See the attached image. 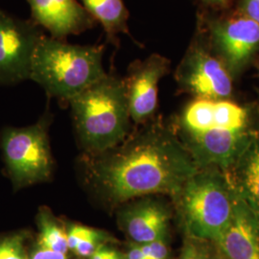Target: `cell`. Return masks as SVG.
Returning <instances> with one entry per match:
<instances>
[{"mask_svg": "<svg viewBox=\"0 0 259 259\" xmlns=\"http://www.w3.org/2000/svg\"><path fill=\"white\" fill-rule=\"evenodd\" d=\"M146 259H167L168 250L163 239L147 244H139Z\"/></svg>", "mask_w": 259, "mask_h": 259, "instance_id": "cell-20", "label": "cell"}, {"mask_svg": "<svg viewBox=\"0 0 259 259\" xmlns=\"http://www.w3.org/2000/svg\"><path fill=\"white\" fill-rule=\"evenodd\" d=\"M238 10L241 16L259 23V0H240Z\"/></svg>", "mask_w": 259, "mask_h": 259, "instance_id": "cell-21", "label": "cell"}, {"mask_svg": "<svg viewBox=\"0 0 259 259\" xmlns=\"http://www.w3.org/2000/svg\"><path fill=\"white\" fill-rule=\"evenodd\" d=\"M242 158L246 163L241 193L259 212V142L253 141Z\"/></svg>", "mask_w": 259, "mask_h": 259, "instance_id": "cell-17", "label": "cell"}, {"mask_svg": "<svg viewBox=\"0 0 259 259\" xmlns=\"http://www.w3.org/2000/svg\"><path fill=\"white\" fill-rule=\"evenodd\" d=\"M46 34L35 21L0 9V83L30 79L35 51Z\"/></svg>", "mask_w": 259, "mask_h": 259, "instance_id": "cell-7", "label": "cell"}, {"mask_svg": "<svg viewBox=\"0 0 259 259\" xmlns=\"http://www.w3.org/2000/svg\"><path fill=\"white\" fill-rule=\"evenodd\" d=\"M199 172L190 153L176 139L153 132L98 160L93 181L112 203L154 193L178 195Z\"/></svg>", "mask_w": 259, "mask_h": 259, "instance_id": "cell-1", "label": "cell"}, {"mask_svg": "<svg viewBox=\"0 0 259 259\" xmlns=\"http://www.w3.org/2000/svg\"><path fill=\"white\" fill-rule=\"evenodd\" d=\"M223 259H259V212L235 189L232 220L215 242Z\"/></svg>", "mask_w": 259, "mask_h": 259, "instance_id": "cell-10", "label": "cell"}, {"mask_svg": "<svg viewBox=\"0 0 259 259\" xmlns=\"http://www.w3.org/2000/svg\"><path fill=\"white\" fill-rule=\"evenodd\" d=\"M37 220L39 226L38 247L65 254L68 250L67 232L47 209L40 210Z\"/></svg>", "mask_w": 259, "mask_h": 259, "instance_id": "cell-15", "label": "cell"}, {"mask_svg": "<svg viewBox=\"0 0 259 259\" xmlns=\"http://www.w3.org/2000/svg\"><path fill=\"white\" fill-rule=\"evenodd\" d=\"M178 196L188 235L216 242L232 220L235 189L218 172L199 171Z\"/></svg>", "mask_w": 259, "mask_h": 259, "instance_id": "cell-5", "label": "cell"}, {"mask_svg": "<svg viewBox=\"0 0 259 259\" xmlns=\"http://www.w3.org/2000/svg\"><path fill=\"white\" fill-rule=\"evenodd\" d=\"M29 259H66L65 253L46 250L38 247Z\"/></svg>", "mask_w": 259, "mask_h": 259, "instance_id": "cell-22", "label": "cell"}, {"mask_svg": "<svg viewBox=\"0 0 259 259\" xmlns=\"http://www.w3.org/2000/svg\"><path fill=\"white\" fill-rule=\"evenodd\" d=\"M83 8L103 25L109 40L114 41L118 33H127L128 11L122 0H81Z\"/></svg>", "mask_w": 259, "mask_h": 259, "instance_id": "cell-14", "label": "cell"}, {"mask_svg": "<svg viewBox=\"0 0 259 259\" xmlns=\"http://www.w3.org/2000/svg\"><path fill=\"white\" fill-rule=\"evenodd\" d=\"M90 259H121V257L116 250L101 246Z\"/></svg>", "mask_w": 259, "mask_h": 259, "instance_id": "cell-23", "label": "cell"}, {"mask_svg": "<svg viewBox=\"0 0 259 259\" xmlns=\"http://www.w3.org/2000/svg\"><path fill=\"white\" fill-rule=\"evenodd\" d=\"M177 79L198 99L223 101L232 93V75L222 62L203 47H191L177 71Z\"/></svg>", "mask_w": 259, "mask_h": 259, "instance_id": "cell-8", "label": "cell"}, {"mask_svg": "<svg viewBox=\"0 0 259 259\" xmlns=\"http://www.w3.org/2000/svg\"><path fill=\"white\" fill-rule=\"evenodd\" d=\"M168 68L169 61L155 54L131 70L125 85L131 118L135 122L146 120L156 110L158 82L166 74Z\"/></svg>", "mask_w": 259, "mask_h": 259, "instance_id": "cell-12", "label": "cell"}, {"mask_svg": "<svg viewBox=\"0 0 259 259\" xmlns=\"http://www.w3.org/2000/svg\"><path fill=\"white\" fill-rule=\"evenodd\" d=\"M179 259H223L219 250H213L206 241L191 238L185 243Z\"/></svg>", "mask_w": 259, "mask_h": 259, "instance_id": "cell-18", "label": "cell"}, {"mask_svg": "<svg viewBox=\"0 0 259 259\" xmlns=\"http://www.w3.org/2000/svg\"><path fill=\"white\" fill-rule=\"evenodd\" d=\"M206 4L212 5V6H225L229 0H203Z\"/></svg>", "mask_w": 259, "mask_h": 259, "instance_id": "cell-25", "label": "cell"}, {"mask_svg": "<svg viewBox=\"0 0 259 259\" xmlns=\"http://www.w3.org/2000/svg\"><path fill=\"white\" fill-rule=\"evenodd\" d=\"M104 47L67 44L45 35L33 57L30 79L49 95L68 101L104 76Z\"/></svg>", "mask_w": 259, "mask_h": 259, "instance_id": "cell-3", "label": "cell"}, {"mask_svg": "<svg viewBox=\"0 0 259 259\" xmlns=\"http://www.w3.org/2000/svg\"><path fill=\"white\" fill-rule=\"evenodd\" d=\"M69 104L78 136L88 150L104 153L126 137L131 114L125 82L106 75Z\"/></svg>", "mask_w": 259, "mask_h": 259, "instance_id": "cell-4", "label": "cell"}, {"mask_svg": "<svg viewBox=\"0 0 259 259\" xmlns=\"http://www.w3.org/2000/svg\"><path fill=\"white\" fill-rule=\"evenodd\" d=\"M104 232L81 225H71L67 230L68 249L82 257H91L106 240Z\"/></svg>", "mask_w": 259, "mask_h": 259, "instance_id": "cell-16", "label": "cell"}, {"mask_svg": "<svg viewBox=\"0 0 259 259\" xmlns=\"http://www.w3.org/2000/svg\"><path fill=\"white\" fill-rule=\"evenodd\" d=\"M0 259H29L22 234H13L0 239Z\"/></svg>", "mask_w": 259, "mask_h": 259, "instance_id": "cell-19", "label": "cell"}, {"mask_svg": "<svg viewBox=\"0 0 259 259\" xmlns=\"http://www.w3.org/2000/svg\"><path fill=\"white\" fill-rule=\"evenodd\" d=\"M247 109L223 100L197 99L182 118L185 148L197 165L228 168L238 162L254 141Z\"/></svg>", "mask_w": 259, "mask_h": 259, "instance_id": "cell-2", "label": "cell"}, {"mask_svg": "<svg viewBox=\"0 0 259 259\" xmlns=\"http://www.w3.org/2000/svg\"><path fill=\"white\" fill-rule=\"evenodd\" d=\"M170 214L166 207L147 200L131 204L119 213V222L130 238L137 244L163 239Z\"/></svg>", "mask_w": 259, "mask_h": 259, "instance_id": "cell-13", "label": "cell"}, {"mask_svg": "<svg viewBox=\"0 0 259 259\" xmlns=\"http://www.w3.org/2000/svg\"><path fill=\"white\" fill-rule=\"evenodd\" d=\"M32 20L47 29L50 37L65 39L93 27L95 19L77 0H26Z\"/></svg>", "mask_w": 259, "mask_h": 259, "instance_id": "cell-11", "label": "cell"}, {"mask_svg": "<svg viewBox=\"0 0 259 259\" xmlns=\"http://www.w3.org/2000/svg\"><path fill=\"white\" fill-rule=\"evenodd\" d=\"M125 259H146L145 258V256H144V254H143V252H142V250H141V248H140V245L138 244V245H136V246H134V247H132L129 250H128V252L126 253V256H125Z\"/></svg>", "mask_w": 259, "mask_h": 259, "instance_id": "cell-24", "label": "cell"}, {"mask_svg": "<svg viewBox=\"0 0 259 259\" xmlns=\"http://www.w3.org/2000/svg\"><path fill=\"white\" fill-rule=\"evenodd\" d=\"M212 46L232 76H237L259 52V23L240 16L215 20L210 27Z\"/></svg>", "mask_w": 259, "mask_h": 259, "instance_id": "cell-9", "label": "cell"}, {"mask_svg": "<svg viewBox=\"0 0 259 259\" xmlns=\"http://www.w3.org/2000/svg\"><path fill=\"white\" fill-rule=\"evenodd\" d=\"M1 144L8 172L17 187L44 182L51 175L53 161L47 121L26 128L5 130Z\"/></svg>", "mask_w": 259, "mask_h": 259, "instance_id": "cell-6", "label": "cell"}]
</instances>
